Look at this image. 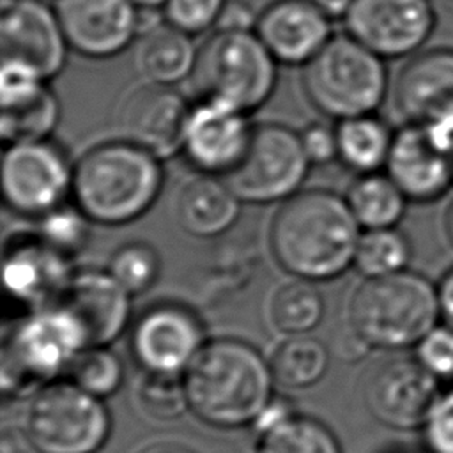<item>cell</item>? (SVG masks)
Masks as SVG:
<instances>
[{"label": "cell", "instance_id": "cell-1", "mask_svg": "<svg viewBox=\"0 0 453 453\" xmlns=\"http://www.w3.org/2000/svg\"><path fill=\"white\" fill-rule=\"evenodd\" d=\"M363 228L345 196L329 189H304L281 202L269 226L276 264L294 278L327 281L354 265Z\"/></svg>", "mask_w": 453, "mask_h": 453}, {"label": "cell", "instance_id": "cell-2", "mask_svg": "<svg viewBox=\"0 0 453 453\" xmlns=\"http://www.w3.org/2000/svg\"><path fill=\"white\" fill-rule=\"evenodd\" d=\"M189 411L216 428L255 425L271 405L269 361L239 338L207 340L182 375Z\"/></svg>", "mask_w": 453, "mask_h": 453}, {"label": "cell", "instance_id": "cell-3", "mask_svg": "<svg viewBox=\"0 0 453 453\" xmlns=\"http://www.w3.org/2000/svg\"><path fill=\"white\" fill-rule=\"evenodd\" d=\"M163 184V159L122 138L94 145L74 163L71 196L92 223L122 226L152 209Z\"/></svg>", "mask_w": 453, "mask_h": 453}, {"label": "cell", "instance_id": "cell-4", "mask_svg": "<svg viewBox=\"0 0 453 453\" xmlns=\"http://www.w3.org/2000/svg\"><path fill=\"white\" fill-rule=\"evenodd\" d=\"M439 322L437 287L412 269L382 278H365L349 303V329L370 350L414 349Z\"/></svg>", "mask_w": 453, "mask_h": 453}, {"label": "cell", "instance_id": "cell-5", "mask_svg": "<svg viewBox=\"0 0 453 453\" xmlns=\"http://www.w3.org/2000/svg\"><path fill=\"white\" fill-rule=\"evenodd\" d=\"M88 347L74 315L62 304L27 311L2 338V391L21 398L67 375L76 356Z\"/></svg>", "mask_w": 453, "mask_h": 453}, {"label": "cell", "instance_id": "cell-6", "mask_svg": "<svg viewBox=\"0 0 453 453\" xmlns=\"http://www.w3.org/2000/svg\"><path fill=\"white\" fill-rule=\"evenodd\" d=\"M303 88L311 106L329 119L370 115L386 99L388 65L349 34L334 35L304 65Z\"/></svg>", "mask_w": 453, "mask_h": 453}, {"label": "cell", "instance_id": "cell-7", "mask_svg": "<svg viewBox=\"0 0 453 453\" xmlns=\"http://www.w3.org/2000/svg\"><path fill=\"white\" fill-rule=\"evenodd\" d=\"M276 64L255 30H214L198 48L191 78L202 97L225 101L250 115L273 96Z\"/></svg>", "mask_w": 453, "mask_h": 453}, {"label": "cell", "instance_id": "cell-8", "mask_svg": "<svg viewBox=\"0 0 453 453\" xmlns=\"http://www.w3.org/2000/svg\"><path fill=\"white\" fill-rule=\"evenodd\" d=\"M25 432L41 453H96L110 437L111 418L103 398L53 380L30 396Z\"/></svg>", "mask_w": 453, "mask_h": 453}, {"label": "cell", "instance_id": "cell-9", "mask_svg": "<svg viewBox=\"0 0 453 453\" xmlns=\"http://www.w3.org/2000/svg\"><path fill=\"white\" fill-rule=\"evenodd\" d=\"M310 166L299 133L283 124H258L244 157L223 179L242 203L267 205L299 193Z\"/></svg>", "mask_w": 453, "mask_h": 453}, {"label": "cell", "instance_id": "cell-10", "mask_svg": "<svg viewBox=\"0 0 453 453\" xmlns=\"http://www.w3.org/2000/svg\"><path fill=\"white\" fill-rule=\"evenodd\" d=\"M73 173L74 165L50 138L9 143L0 170L4 202L12 212L39 219L71 195Z\"/></svg>", "mask_w": 453, "mask_h": 453}, {"label": "cell", "instance_id": "cell-11", "mask_svg": "<svg viewBox=\"0 0 453 453\" xmlns=\"http://www.w3.org/2000/svg\"><path fill=\"white\" fill-rule=\"evenodd\" d=\"M345 34L384 60L423 50L437 27L432 0H354L343 16Z\"/></svg>", "mask_w": 453, "mask_h": 453}, {"label": "cell", "instance_id": "cell-12", "mask_svg": "<svg viewBox=\"0 0 453 453\" xmlns=\"http://www.w3.org/2000/svg\"><path fill=\"white\" fill-rule=\"evenodd\" d=\"M200 317L179 303H156L131 327V354L142 372L182 377L205 345Z\"/></svg>", "mask_w": 453, "mask_h": 453}, {"label": "cell", "instance_id": "cell-13", "mask_svg": "<svg viewBox=\"0 0 453 453\" xmlns=\"http://www.w3.org/2000/svg\"><path fill=\"white\" fill-rule=\"evenodd\" d=\"M395 108L405 124L453 142V48H430L409 57L395 83Z\"/></svg>", "mask_w": 453, "mask_h": 453}, {"label": "cell", "instance_id": "cell-14", "mask_svg": "<svg viewBox=\"0 0 453 453\" xmlns=\"http://www.w3.org/2000/svg\"><path fill=\"white\" fill-rule=\"evenodd\" d=\"M384 172L411 203H435L453 189V142L403 124L395 131Z\"/></svg>", "mask_w": 453, "mask_h": 453}, {"label": "cell", "instance_id": "cell-15", "mask_svg": "<svg viewBox=\"0 0 453 453\" xmlns=\"http://www.w3.org/2000/svg\"><path fill=\"white\" fill-rule=\"evenodd\" d=\"M253 127L242 110L202 97L191 106L180 152L198 173L226 177L244 157Z\"/></svg>", "mask_w": 453, "mask_h": 453}, {"label": "cell", "instance_id": "cell-16", "mask_svg": "<svg viewBox=\"0 0 453 453\" xmlns=\"http://www.w3.org/2000/svg\"><path fill=\"white\" fill-rule=\"evenodd\" d=\"M439 393L441 384L414 356L382 361L370 372L365 386L370 414L396 430L421 428Z\"/></svg>", "mask_w": 453, "mask_h": 453}, {"label": "cell", "instance_id": "cell-17", "mask_svg": "<svg viewBox=\"0 0 453 453\" xmlns=\"http://www.w3.org/2000/svg\"><path fill=\"white\" fill-rule=\"evenodd\" d=\"M0 48L2 58L21 60L51 80L64 69L69 44L55 7L42 0H2Z\"/></svg>", "mask_w": 453, "mask_h": 453}, {"label": "cell", "instance_id": "cell-18", "mask_svg": "<svg viewBox=\"0 0 453 453\" xmlns=\"http://www.w3.org/2000/svg\"><path fill=\"white\" fill-rule=\"evenodd\" d=\"M191 104L173 87L145 83L133 88L119 108L124 138L168 159L182 150Z\"/></svg>", "mask_w": 453, "mask_h": 453}, {"label": "cell", "instance_id": "cell-19", "mask_svg": "<svg viewBox=\"0 0 453 453\" xmlns=\"http://www.w3.org/2000/svg\"><path fill=\"white\" fill-rule=\"evenodd\" d=\"M53 7L78 55L110 58L138 37L140 9L131 0H55Z\"/></svg>", "mask_w": 453, "mask_h": 453}, {"label": "cell", "instance_id": "cell-20", "mask_svg": "<svg viewBox=\"0 0 453 453\" xmlns=\"http://www.w3.org/2000/svg\"><path fill=\"white\" fill-rule=\"evenodd\" d=\"M71 257L50 248L37 234L12 239L4 251V287L27 311L58 304L74 276Z\"/></svg>", "mask_w": 453, "mask_h": 453}, {"label": "cell", "instance_id": "cell-21", "mask_svg": "<svg viewBox=\"0 0 453 453\" xmlns=\"http://www.w3.org/2000/svg\"><path fill=\"white\" fill-rule=\"evenodd\" d=\"M255 34L283 65H306L333 37L331 18L310 0L271 2L258 14Z\"/></svg>", "mask_w": 453, "mask_h": 453}, {"label": "cell", "instance_id": "cell-22", "mask_svg": "<svg viewBox=\"0 0 453 453\" xmlns=\"http://www.w3.org/2000/svg\"><path fill=\"white\" fill-rule=\"evenodd\" d=\"M131 297L108 269H83L74 273L58 304L65 306L80 322L88 347H104L126 331Z\"/></svg>", "mask_w": 453, "mask_h": 453}, {"label": "cell", "instance_id": "cell-23", "mask_svg": "<svg viewBox=\"0 0 453 453\" xmlns=\"http://www.w3.org/2000/svg\"><path fill=\"white\" fill-rule=\"evenodd\" d=\"M241 203L225 179L198 173L179 191L177 221L186 234L212 239L226 234L237 223Z\"/></svg>", "mask_w": 453, "mask_h": 453}, {"label": "cell", "instance_id": "cell-24", "mask_svg": "<svg viewBox=\"0 0 453 453\" xmlns=\"http://www.w3.org/2000/svg\"><path fill=\"white\" fill-rule=\"evenodd\" d=\"M255 453H342L333 430L285 400H273L255 423Z\"/></svg>", "mask_w": 453, "mask_h": 453}, {"label": "cell", "instance_id": "cell-25", "mask_svg": "<svg viewBox=\"0 0 453 453\" xmlns=\"http://www.w3.org/2000/svg\"><path fill=\"white\" fill-rule=\"evenodd\" d=\"M136 46V65L149 83L173 87L191 78L198 57L193 35L165 19L142 32Z\"/></svg>", "mask_w": 453, "mask_h": 453}, {"label": "cell", "instance_id": "cell-26", "mask_svg": "<svg viewBox=\"0 0 453 453\" xmlns=\"http://www.w3.org/2000/svg\"><path fill=\"white\" fill-rule=\"evenodd\" d=\"M395 131L375 113L338 120V161L357 175L386 168Z\"/></svg>", "mask_w": 453, "mask_h": 453}, {"label": "cell", "instance_id": "cell-27", "mask_svg": "<svg viewBox=\"0 0 453 453\" xmlns=\"http://www.w3.org/2000/svg\"><path fill=\"white\" fill-rule=\"evenodd\" d=\"M345 200L363 230L398 226L411 203L386 172L357 175Z\"/></svg>", "mask_w": 453, "mask_h": 453}, {"label": "cell", "instance_id": "cell-28", "mask_svg": "<svg viewBox=\"0 0 453 453\" xmlns=\"http://www.w3.org/2000/svg\"><path fill=\"white\" fill-rule=\"evenodd\" d=\"M326 303L313 281L294 278L280 285L267 301V322L285 338L310 334L324 319Z\"/></svg>", "mask_w": 453, "mask_h": 453}, {"label": "cell", "instance_id": "cell-29", "mask_svg": "<svg viewBox=\"0 0 453 453\" xmlns=\"http://www.w3.org/2000/svg\"><path fill=\"white\" fill-rule=\"evenodd\" d=\"M271 372L274 382L285 389H306L315 386L327 372V347L311 334L288 336L273 352Z\"/></svg>", "mask_w": 453, "mask_h": 453}, {"label": "cell", "instance_id": "cell-30", "mask_svg": "<svg viewBox=\"0 0 453 453\" xmlns=\"http://www.w3.org/2000/svg\"><path fill=\"white\" fill-rule=\"evenodd\" d=\"M411 260V239L398 226L373 228L361 232L352 267L363 278H382L407 271Z\"/></svg>", "mask_w": 453, "mask_h": 453}, {"label": "cell", "instance_id": "cell-31", "mask_svg": "<svg viewBox=\"0 0 453 453\" xmlns=\"http://www.w3.org/2000/svg\"><path fill=\"white\" fill-rule=\"evenodd\" d=\"M60 120V104L53 90L46 85L35 96L2 106L0 133L5 143L48 140Z\"/></svg>", "mask_w": 453, "mask_h": 453}, {"label": "cell", "instance_id": "cell-32", "mask_svg": "<svg viewBox=\"0 0 453 453\" xmlns=\"http://www.w3.org/2000/svg\"><path fill=\"white\" fill-rule=\"evenodd\" d=\"M67 375L83 391L97 398H106L122 386L124 365L110 345L87 347L76 356Z\"/></svg>", "mask_w": 453, "mask_h": 453}, {"label": "cell", "instance_id": "cell-33", "mask_svg": "<svg viewBox=\"0 0 453 453\" xmlns=\"http://www.w3.org/2000/svg\"><path fill=\"white\" fill-rule=\"evenodd\" d=\"M106 269L124 290L131 296H140L157 281L161 258L152 244L131 241L113 251Z\"/></svg>", "mask_w": 453, "mask_h": 453}, {"label": "cell", "instance_id": "cell-34", "mask_svg": "<svg viewBox=\"0 0 453 453\" xmlns=\"http://www.w3.org/2000/svg\"><path fill=\"white\" fill-rule=\"evenodd\" d=\"M134 400L147 418L157 421H173L189 409L182 377L143 372L134 386Z\"/></svg>", "mask_w": 453, "mask_h": 453}, {"label": "cell", "instance_id": "cell-35", "mask_svg": "<svg viewBox=\"0 0 453 453\" xmlns=\"http://www.w3.org/2000/svg\"><path fill=\"white\" fill-rule=\"evenodd\" d=\"M90 219L81 212V209L65 202L53 211L39 218L37 235L53 250L65 257H74L80 253L90 237Z\"/></svg>", "mask_w": 453, "mask_h": 453}, {"label": "cell", "instance_id": "cell-36", "mask_svg": "<svg viewBox=\"0 0 453 453\" xmlns=\"http://www.w3.org/2000/svg\"><path fill=\"white\" fill-rule=\"evenodd\" d=\"M419 365L444 386H453V327L439 322L414 347Z\"/></svg>", "mask_w": 453, "mask_h": 453}, {"label": "cell", "instance_id": "cell-37", "mask_svg": "<svg viewBox=\"0 0 453 453\" xmlns=\"http://www.w3.org/2000/svg\"><path fill=\"white\" fill-rule=\"evenodd\" d=\"M226 0H166L163 19L172 27L198 35L216 27Z\"/></svg>", "mask_w": 453, "mask_h": 453}, {"label": "cell", "instance_id": "cell-38", "mask_svg": "<svg viewBox=\"0 0 453 453\" xmlns=\"http://www.w3.org/2000/svg\"><path fill=\"white\" fill-rule=\"evenodd\" d=\"M419 430L426 453H453V386L441 389Z\"/></svg>", "mask_w": 453, "mask_h": 453}, {"label": "cell", "instance_id": "cell-39", "mask_svg": "<svg viewBox=\"0 0 453 453\" xmlns=\"http://www.w3.org/2000/svg\"><path fill=\"white\" fill-rule=\"evenodd\" d=\"M299 138L310 165H329L338 159L336 127L324 122H313L299 133Z\"/></svg>", "mask_w": 453, "mask_h": 453}, {"label": "cell", "instance_id": "cell-40", "mask_svg": "<svg viewBox=\"0 0 453 453\" xmlns=\"http://www.w3.org/2000/svg\"><path fill=\"white\" fill-rule=\"evenodd\" d=\"M257 18L258 16H255L248 4L226 0L216 23V30H255Z\"/></svg>", "mask_w": 453, "mask_h": 453}, {"label": "cell", "instance_id": "cell-41", "mask_svg": "<svg viewBox=\"0 0 453 453\" xmlns=\"http://www.w3.org/2000/svg\"><path fill=\"white\" fill-rule=\"evenodd\" d=\"M435 287H437L441 322L453 327V265L442 273Z\"/></svg>", "mask_w": 453, "mask_h": 453}, {"label": "cell", "instance_id": "cell-42", "mask_svg": "<svg viewBox=\"0 0 453 453\" xmlns=\"http://www.w3.org/2000/svg\"><path fill=\"white\" fill-rule=\"evenodd\" d=\"M2 453H41L25 430L4 428Z\"/></svg>", "mask_w": 453, "mask_h": 453}, {"label": "cell", "instance_id": "cell-43", "mask_svg": "<svg viewBox=\"0 0 453 453\" xmlns=\"http://www.w3.org/2000/svg\"><path fill=\"white\" fill-rule=\"evenodd\" d=\"M310 2L313 5H317L331 19H336V18L343 19V16L347 14V11L354 0H310Z\"/></svg>", "mask_w": 453, "mask_h": 453}, {"label": "cell", "instance_id": "cell-44", "mask_svg": "<svg viewBox=\"0 0 453 453\" xmlns=\"http://www.w3.org/2000/svg\"><path fill=\"white\" fill-rule=\"evenodd\" d=\"M140 453H196V451L180 444H154L142 449Z\"/></svg>", "mask_w": 453, "mask_h": 453}, {"label": "cell", "instance_id": "cell-45", "mask_svg": "<svg viewBox=\"0 0 453 453\" xmlns=\"http://www.w3.org/2000/svg\"><path fill=\"white\" fill-rule=\"evenodd\" d=\"M442 228H444V235L448 239V242L453 248V200L449 202V205L444 211V221H442Z\"/></svg>", "mask_w": 453, "mask_h": 453}, {"label": "cell", "instance_id": "cell-46", "mask_svg": "<svg viewBox=\"0 0 453 453\" xmlns=\"http://www.w3.org/2000/svg\"><path fill=\"white\" fill-rule=\"evenodd\" d=\"M138 9H150V11H157L163 9V5L166 4V0H131Z\"/></svg>", "mask_w": 453, "mask_h": 453}, {"label": "cell", "instance_id": "cell-47", "mask_svg": "<svg viewBox=\"0 0 453 453\" xmlns=\"http://www.w3.org/2000/svg\"><path fill=\"white\" fill-rule=\"evenodd\" d=\"M386 453H414V451H409V449H393V451H386Z\"/></svg>", "mask_w": 453, "mask_h": 453}]
</instances>
